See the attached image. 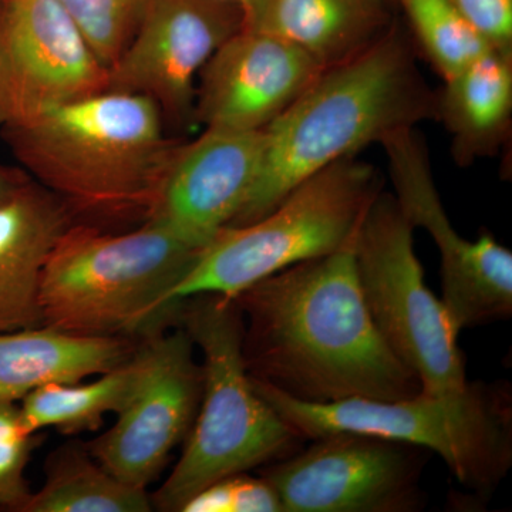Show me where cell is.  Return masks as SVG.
<instances>
[{"label":"cell","instance_id":"d4e9b609","mask_svg":"<svg viewBox=\"0 0 512 512\" xmlns=\"http://www.w3.org/2000/svg\"><path fill=\"white\" fill-rule=\"evenodd\" d=\"M181 512H284V507L264 477L239 473L205 487L184 504Z\"/></svg>","mask_w":512,"mask_h":512},{"label":"cell","instance_id":"277c9868","mask_svg":"<svg viewBox=\"0 0 512 512\" xmlns=\"http://www.w3.org/2000/svg\"><path fill=\"white\" fill-rule=\"evenodd\" d=\"M201 251L150 221L126 234L73 222L43 269V325L96 338H148L178 323L184 301L174 289Z\"/></svg>","mask_w":512,"mask_h":512},{"label":"cell","instance_id":"f1b7e54d","mask_svg":"<svg viewBox=\"0 0 512 512\" xmlns=\"http://www.w3.org/2000/svg\"><path fill=\"white\" fill-rule=\"evenodd\" d=\"M3 3H5V0H0V9H2Z\"/></svg>","mask_w":512,"mask_h":512},{"label":"cell","instance_id":"44dd1931","mask_svg":"<svg viewBox=\"0 0 512 512\" xmlns=\"http://www.w3.org/2000/svg\"><path fill=\"white\" fill-rule=\"evenodd\" d=\"M140 373L137 348L123 365L90 383H50L23 397L20 417L26 430L56 429L80 434L99 429L107 413H119Z\"/></svg>","mask_w":512,"mask_h":512},{"label":"cell","instance_id":"83f0119b","mask_svg":"<svg viewBox=\"0 0 512 512\" xmlns=\"http://www.w3.org/2000/svg\"><path fill=\"white\" fill-rule=\"evenodd\" d=\"M227 2L235 3V5H238L239 8L244 10L245 25H247L248 20L251 19L252 15H254L259 0H227Z\"/></svg>","mask_w":512,"mask_h":512},{"label":"cell","instance_id":"9c48e42d","mask_svg":"<svg viewBox=\"0 0 512 512\" xmlns=\"http://www.w3.org/2000/svg\"><path fill=\"white\" fill-rule=\"evenodd\" d=\"M426 451L342 431L271 463L262 477L284 512H414L423 505L419 483Z\"/></svg>","mask_w":512,"mask_h":512},{"label":"cell","instance_id":"3957f363","mask_svg":"<svg viewBox=\"0 0 512 512\" xmlns=\"http://www.w3.org/2000/svg\"><path fill=\"white\" fill-rule=\"evenodd\" d=\"M13 156L73 215L146 221L183 141L164 133L157 104L103 92L20 126L0 128Z\"/></svg>","mask_w":512,"mask_h":512},{"label":"cell","instance_id":"484cf974","mask_svg":"<svg viewBox=\"0 0 512 512\" xmlns=\"http://www.w3.org/2000/svg\"><path fill=\"white\" fill-rule=\"evenodd\" d=\"M488 47L512 52V0H448Z\"/></svg>","mask_w":512,"mask_h":512},{"label":"cell","instance_id":"6da1fadb","mask_svg":"<svg viewBox=\"0 0 512 512\" xmlns=\"http://www.w3.org/2000/svg\"><path fill=\"white\" fill-rule=\"evenodd\" d=\"M355 241L235 298L249 375L308 403L392 402L421 393L419 377L393 355L367 311Z\"/></svg>","mask_w":512,"mask_h":512},{"label":"cell","instance_id":"e0dca14e","mask_svg":"<svg viewBox=\"0 0 512 512\" xmlns=\"http://www.w3.org/2000/svg\"><path fill=\"white\" fill-rule=\"evenodd\" d=\"M393 0H259L245 28L282 37L323 70L359 56L394 26Z\"/></svg>","mask_w":512,"mask_h":512},{"label":"cell","instance_id":"8992f818","mask_svg":"<svg viewBox=\"0 0 512 512\" xmlns=\"http://www.w3.org/2000/svg\"><path fill=\"white\" fill-rule=\"evenodd\" d=\"M251 376V375H249ZM254 389L301 440L370 434L439 454L454 478L490 495L512 466V394L508 383L467 382L446 394L409 399L308 403L251 376Z\"/></svg>","mask_w":512,"mask_h":512},{"label":"cell","instance_id":"d6986e66","mask_svg":"<svg viewBox=\"0 0 512 512\" xmlns=\"http://www.w3.org/2000/svg\"><path fill=\"white\" fill-rule=\"evenodd\" d=\"M437 120L451 137L460 167L491 157L507 143L512 121V52L488 50L444 80Z\"/></svg>","mask_w":512,"mask_h":512},{"label":"cell","instance_id":"30bf717a","mask_svg":"<svg viewBox=\"0 0 512 512\" xmlns=\"http://www.w3.org/2000/svg\"><path fill=\"white\" fill-rule=\"evenodd\" d=\"M394 198L413 225L427 231L440 252L443 301L454 328L487 325L512 313V254L491 235L461 237L434 183L426 141L417 127L384 138Z\"/></svg>","mask_w":512,"mask_h":512},{"label":"cell","instance_id":"9a60e30c","mask_svg":"<svg viewBox=\"0 0 512 512\" xmlns=\"http://www.w3.org/2000/svg\"><path fill=\"white\" fill-rule=\"evenodd\" d=\"M264 147V130L205 128L197 140L178 148L146 221L204 249L244 204Z\"/></svg>","mask_w":512,"mask_h":512},{"label":"cell","instance_id":"2e32d148","mask_svg":"<svg viewBox=\"0 0 512 512\" xmlns=\"http://www.w3.org/2000/svg\"><path fill=\"white\" fill-rule=\"evenodd\" d=\"M73 212L32 177L0 204V332L43 326L40 282Z\"/></svg>","mask_w":512,"mask_h":512},{"label":"cell","instance_id":"4fadbf2b","mask_svg":"<svg viewBox=\"0 0 512 512\" xmlns=\"http://www.w3.org/2000/svg\"><path fill=\"white\" fill-rule=\"evenodd\" d=\"M245 28L227 0H148L140 25L109 69L106 92L153 100L171 123L192 127L202 67Z\"/></svg>","mask_w":512,"mask_h":512},{"label":"cell","instance_id":"7402d4cb","mask_svg":"<svg viewBox=\"0 0 512 512\" xmlns=\"http://www.w3.org/2000/svg\"><path fill=\"white\" fill-rule=\"evenodd\" d=\"M412 28L417 49L441 79L456 76L491 50L448 0H396Z\"/></svg>","mask_w":512,"mask_h":512},{"label":"cell","instance_id":"603a6c76","mask_svg":"<svg viewBox=\"0 0 512 512\" xmlns=\"http://www.w3.org/2000/svg\"><path fill=\"white\" fill-rule=\"evenodd\" d=\"M110 69L133 39L148 0H56Z\"/></svg>","mask_w":512,"mask_h":512},{"label":"cell","instance_id":"7a4b0ae2","mask_svg":"<svg viewBox=\"0 0 512 512\" xmlns=\"http://www.w3.org/2000/svg\"><path fill=\"white\" fill-rule=\"evenodd\" d=\"M439 93L416 46L394 25L376 45L329 67L264 130L261 170L228 227L274 210L303 181L403 128L437 120Z\"/></svg>","mask_w":512,"mask_h":512},{"label":"cell","instance_id":"ac0fdd59","mask_svg":"<svg viewBox=\"0 0 512 512\" xmlns=\"http://www.w3.org/2000/svg\"><path fill=\"white\" fill-rule=\"evenodd\" d=\"M136 348L131 339L72 335L45 325L0 332V403H16L45 384L103 375Z\"/></svg>","mask_w":512,"mask_h":512},{"label":"cell","instance_id":"ba28073f","mask_svg":"<svg viewBox=\"0 0 512 512\" xmlns=\"http://www.w3.org/2000/svg\"><path fill=\"white\" fill-rule=\"evenodd\" d=\"M413 234L394 195L380 191L357 231V278L376 329L419 377L421 392H457L468 382L458 332L443 301L424 282Z\"/></svg>","mask_w":512,"mask_h":512},{"label":"cell","instance_id":"4316f807","mask_svg":"<svg viewBox=\"0 0 512 512\" xmlns=\"http://www.w3.org/2000/svg\"><path fill=\"white\" fill-rule=\"evenodd\" d=\"M30 180V175L19 168L0 165V204L8 201Z\"/></svg>","mask_w":512,"mask_h":512},{"label":"cell","instance_id":"8fae6325","mask_svg":"<svg viewBox=\"0 0 512 512\" xmlns=\"http://www.w3.org/2000/svg\"><path fill=\"white\" fill-rule=\"evenodd\" d=\"M194 348L184 328L163 329L138 343L133 393L114 426L89 444L92 456L123 483L147 488L190 434L204 387Z\"/></svg>","mask_w":512,"mask_h":512},{"label":"cell","instance_id":"5b68a950","mask_svg":"<svg viewBox=\"0 0 512 512\" xmlns=\"http://www.w3.org/2000/svg\"><path fill=\"white\" fill-rule=\"evenodd\" d=\"M178 323L201 349L200 409L173 473L151 497L180 511L208 485L292 456L302 441L256 393L244 359V316L235 299L201 293L184 299Z\"/></svg>","mask_w":512,"mask_h":512},{"label":"cell","instance_id":"cb8c5ba5","mask_svg":"<svg viewBox=\"0 0 512 512\" xmlns=\"http://www.w3.org/2000/svg\"><path fill=\"white\" fill-rule=\"evenodd\" d=\"M39 444L26 430L15 403H0V510L25 511L32 491L25 477L30 454Z\"/></svg>","mask_w":512,"mask_h":512},{"label":"cell","instance_id":"5bb4252c","mask_svg":"<svg viewBox=\"0 0 512 512\" xmlns=\"http://www.w3.org/2000/svg\"><path fill=\"white\" fill-rule=\"evenodd\" d=\"M322 72L301 47L244 28L202 67L195 90V126L265 130Z\"/></svg>","mask_w":512,"mask_h":512},{"label":"cell","instance_id":"7c38bea8","mask_svg":"<svg viewBox=\"0 0 512 512\" xmlns=\"http://www.w3.org/2000/svg\"><path fill=\"white\" fill-rule=\"evenodd\" d=\"M109 69L56 0L0 9V128L106 92Z\"/></svg>","mask_w":512,"mask_h":512},{"label":"cell","instance_id":"ffe728a7","mask_svg":"<svg viewBox=\"0 0 512 512\" xmlns=\"http://www.w3.org/2000/svg\"><path fill=\"white\" fill-rule=\"evenodd\" d=\"M146 488L123 483L89 448L66 446L47 458L46 481L23 512H148Z\"/></svg>","mask_w":512,"mask_h":512},{"label":"cell","instance_id":"52a82bcc","mask_svg":"<svg viewBox=\"0 0 512 512\" xmlns=\"http://www.w3.org/2000/svg\"><path fill=\"white\" fill-rule=\"evenodd\" d=\"M382 190L376 168L357 156L329 165L261 220L222 228L175 286L174 298L217 293L235 299L289 266L345 248Z\"/></svg>","mask_w":512,"mask_h":512}]
</instances>
